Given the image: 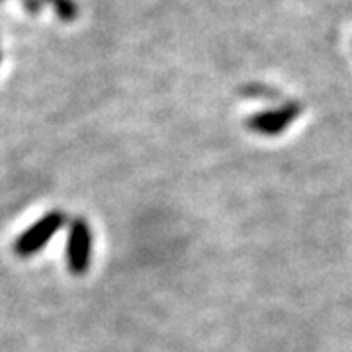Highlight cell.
<instances>
[{
  "label": "cell",
  "instance_id": "1",
  "mask_svg": "<svg viewBox=\"0 0 352 352\" xmlns=\"http://www.w3.org/2000/svg\"><path fill=\"white\" fill-rule=\"evenodd\" d=\"M67 215L59 210L47 212L43 217H39L34 226H30L24 233L14 243V252L20 258H30L34 254H38L41 249H45V245L50 243L55 233H59L63 229Z\"/></svg>",
  "mask_w": 352,
  "mask_h": 352
},
{
  "label": "cell",
  "instance_id": "7",
  "mask_svg": "<svg viewBox=\"0 0 352 352\" xmlns=\"http://www.w3.org/2000/svg\"><path fill=\"white\" fill-rule=\"evenodd\" d=\"M0 2H4V0H0Z\"/></svg>",
  "mask_w": 352,
  "mask_h": 352
},
{
  "label": "cell",
  "instance_id": "5",
  "mask_svg": "<svg viewBox=\"0 0 352 352\" xmlns=\"http://www.w3.org/2000/svg\"><path fill=\"white\" fill-rule=\"evenodd\" d=\"M22 6H24V10L28 14L38 16V14H41V10H43L45 2H43V0H22Z\"/></svg>",
  "mask_w": 352,
  "mask_h": 352
},
{
  "label": "cell",
  "instance_id": "6",
  "mask_svg": "<svg viewBox=\"0 0 352 352\" xmlns=\"http://www.w3.org/2000/svg\"><path fill=\"white\" fill-rule=\"evenodd\" d=\"M0 61H2V53H0Z\"/></svg>",
  "mask_w": 352,
  "mask_h": 352
},
{
  "label": "cell",
  "instance_id": "3",
  "mask_svg": "<svg viewBox=\"0 0 352 352\" xmlns=\"http://www.w3.org/2000/svg\"><path fill=\"white\" fill-rule=\"evenodd\" d=\"M300 113H302V106L298 102H288L276 110L251 116L247 120V127L261 135H280L284 129H288L294 120H298Z\"/></svg>",
  "mask_w": 352,
  "mask_h": 352
},
{
  "label": "cell",
  "instance_id": "4",
  "mask_svg": "<svg viewBox=\"0 0 352 352\" xmlns=\"http://www.w3.org/2000/svg\"><path fill=\"white\" fill-rule=\"evenodd\" d=\"M45 4H50L51 8L55 10L57 18L65 22V24H71L78 18V4L75 0H43Z\"/></svg>",
  "mask_w": 352,
  "mask_h": 352
},
{
  "label": "cell",
  "instance_id": "2",
  "mask_svg": "<svg viewBox=\"0 0 352 352\" xmlns=\"http://www.w3.org/2000/svg\"><path fill=\"white\" fill-rule=\"evenodd\" d=\"M67 268L73 276H85L92 263V229L85 217H75L67 233Z\"/></svg>",
  "mask_w": 352,
  "mask_h": 352
}]
</instances>
